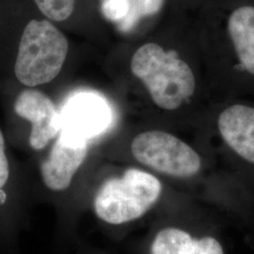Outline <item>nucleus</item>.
Here are the masks:
<instances>
[{
  "label": "nucleus",
  "instance_id": "obj_1",
  "mask_svg": "<svg viewBox=\"0 0 254 254\" xmlns=\"http://www.w3.org/2000/svg\"><path fill=\"white\" fill-rule=\"evenodd\" d=\"M163 196V184L154 173L129 168L101 185L93 197L92 207L101 221L113 226L128 225L159 207Z\"/></svg>",
  "mask_w": 254,
  "mask_h": 254
},
{
  "label": "nucleus",
  "instance_id": "obj_2",
  "mask_svg": "<svg viewBox=\"0 0 254 254\" xmlns=\"http://www.w3.org/2000/svg\"><path fill=\"white\" fill-rule=\"evenodd\" d=\"M131 70L161 109H178L195 91V77L189 64L154 43L136 50L131 61Z\"/></svg>",
  "mask_w": 254,
  "mask_h": 254
},
{
  "label": "nucleus",
  "instance_id": "obj_3",
  "mask_svg": "<svg viewBox=\"0 0 254 254\" xmlns=\"http://www.w3.org/2000/svg\"><path fill=\"white\" fill-rule=\"evenodd\" d=\"M69 50L64 33L48 20L28 22L19 44L14 73L27 87L47 84L61 73Z\"/></svg>",
  "mask_w": 254,
  "mask_h": 254
},
{
  "label": "nucleus",
  "instance_id": "obj_4",
  "mask_svg": "<svg viewBox=\"0 0 254 254\" xmlns=\"http://www.w3.org/2000/svg\"><path fill=\"white\" fill-rule=\"evenodd\" d=\"M130 152L137 163L164 176L190 180L200 174L202 160L190 145L168 132L147 131L134 137Z\"/></svg>",
  "mask_w": 254,
  "mask_h": 254
},
{
  "label": "nucleus",
  "instance_id": "obj_5",
  "mask_svg": "<svg viewBox=\"0 0 254 254\" xmlns=\"http://www.w3.org/2000/svg\"><path fill=\"white\" fill-rule=\"evenodd\" d=\"M147 254H226V251L214 232L178 221H168L152 233Z\"/></svg>",
  "mask_w": 254,
  "mask_h": 254
},
{
  "label": "nucleus",
  "instance_id": "obj_6",
  "mask_svg": "<svg viewBox=\"0 0 254 254\" xmlns=\"http://www.w3.org/2000/svg\"><path fill=\"white\" fill-rule=\"evenodd\" d=\"M60 134L77 142L89 143L105 133L112 123V111L103 97L79 93L65 106Z\"/></svg>",
  "mask_w": 254,
  "mask_h": 254
},
{
  "label": "nucleus",
  "instance_id": "obj_7",
  "mask_svg": "<svg viewBox=\"0 0 254 254\" xmlns=\"http://www.w3.org/2000/svg\"><path fill=\"white\" fill-rule=\"evenodd\" d=\"M14 111L31 124L29 144L34 150H43L61 133V114L53 101L42 91L34 89L22 91L14 103Z\"/></svg>",
  "mask_w": 254,
  "mask_h": 254
},
{
  "label": "nucleus",
  "instance_id": "obj_8",
  "mask_svg": "<svg viewBox=\"0 0 254 254\" xmlns=\"http://www.w3.org/2000/svg\"><path fill=\"white\" fill-rule=\"evenodd\" d=\"M89 143L77 142L59 134L48 156L41 165V176L50 190H66L84 163Z\"/></svg>",
  "mask_w": 254,
  "mask_h": 254
},
{
  "label": "nucleus",
  "instance_id": "obj_9",
  "mask_svg": "<svg viewBox=\"0 0 254 254\" xmlns=\"http://www.w3.org/2000/svg\"><path fill=\"white\" fill-rule=\"evenodd\" d=\"M219 134L239 157L254 165V108L235 105L218 117Z\"/></svg>",
  "mask_w": 254,
  "mask_h": 254
},
{
  "label": "nucleus",
  "instance_id": "obj_10",
  "mask_svg": "<svg viewBox=\"0 0 254 254\" xmlns=\"http://www.w3.org/2000/svg\"><path fill=\"white\" fill-rule=\"evenodd\" d=\"M228 31L240 64L254 74V7L234 10L228 20Z\"/></svg>",
  "mask_w": 254,
  "mask_h": 254
},
{
  "label": "nucleus",
  "instance_id": "obj_11",
  "mask_svg": "<svg viewBox=\"0 0 254 254\" xmlns=\"http://www.w3.org/2000/svg\"><path fill=\"white\" fill-rule=\"evenodd\" d=\"M163 4V0H130V10L119 26L124 30L134 27L139 19L156 13Z\"/></svg>",
  "mask_w": 254,
  "mask_h": 254
},
{
  "label": "nucleus",
  "instance_id": "obj_12",
  "mask_svg": "<svg viewBox=\"0 0 254 254\" xmlns=\"http://www.w3.org/2000/svg\"><path fill=\"white\" fill-rule=\"evenodd\" d=\"M34 2L47 18L62 22L72 15L75 0H34Z\"/></svg>",
  "mask_w": 254,
  "mask_h": 254
},
{
  "label": "nucleus",
  "instance_id": "obj_13",
  "mask_svg": "<svg viewBox=\"0 0 254 254\" xmlns=\"http://www.w3.org/2000/svg\"><path fill=\"white\" fill-rule=\"evenodd\" d=\"M102 13L106 18L121 24L130 10V0H102Z\"/></svg>",
  "mask_w": 254,
  "mask_h": 254
},
{
  "label": "nucleus",
  "instance_id": "obj_14",
  "mask_svg": "<svg viewBox=\"0 0 254 254\" xmlns=\"http://www.w3.org/2000/svg\"><path fill=\"white\" fill-rule=\"evenodd\" d=\"M9 166L5 149V139L0 130V190L8 183Z\"/></svg>",
  "mask_w": 254,
  "mask_h": 254
}]
</instances>
